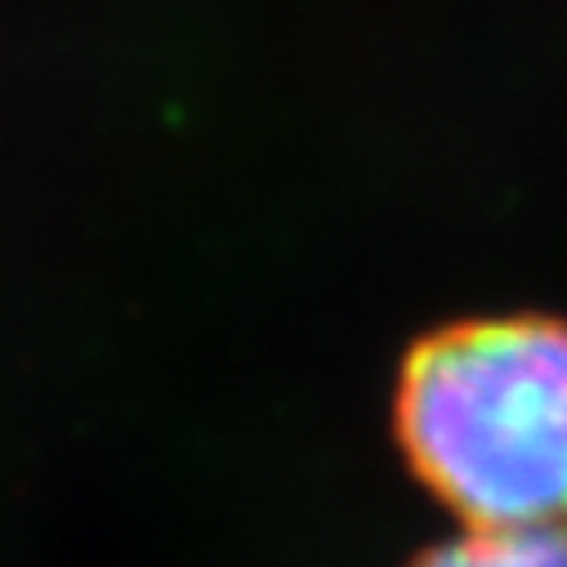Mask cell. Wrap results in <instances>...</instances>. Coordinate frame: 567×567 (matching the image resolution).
Wrapping results in <instances>:
<instances>
[{
    "mask_svg": "<svg viewBox=\"0 0 567 567\" xmlns=\"http://www.w3.org/2000/svg\"><path fill=\"white\" fill-rule=\"evenodd\" d=\"M398 443L470 527L567 523V322L483 318L420 340L398 380Z\"/></svg>",
    "mask_w": 567,
    "mask_h": 567,
    "instance_id": "cell-1",
    "label": "cell"
},
{
    "mask_svg": "<svg viewBox=\"0 0 567 567\" xmlns=\"http://www.w3.org/2000/svg\"><path fill=\"white\" fill-rule=\"evenodd\" d=\"M411 567H567V523L549 527H470L424 549Z\"/></svg>",
    "mask_w": 567,
    "mask_h": 567,
    "instance_id": "cell-2",
    "label": "cell"
}]
</instances>
